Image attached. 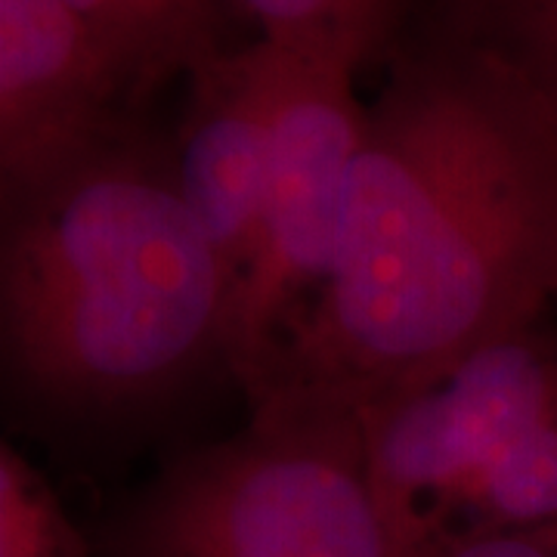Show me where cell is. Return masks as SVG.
<instances>
[{"mask_svg":"<svg viewBox=\"0 0 557 557\" xmlns=\"http://www.w3.org/2000/svg\"><path fill=\"white\" fill-rule=\"evenodd\" d=\"M557 300V131L458 50L412 40L369 109L332 273L260 403L359 416Z\"/></svg>","mask_w":557,"mask_h":557,"instance_id":"6da1fadb","label":"cell"},{"mask_svg":"<svg viewBox=\"0 0 557 557\" xmlns=\"http://www.w3.org/2000/svg\"><path fill=\"white\" fill-rule=\"evenodd\" d=\"M233 285L137 112L0 180V421L84 474L134 461L236 384Z\"/></svg>","mask_w":557,"mask_h":557,"instance_id":"7a4b0ae2","label":"cell"},{"mask_svg":"<svg viewBox=\"0 0 557 557\" xmlns=\"http://www.w3.org/2000/svg\"><path fill=\"white\" fill-rule=\"evenodd\" d=\"M100 557H428L381 502L357 416L260 403L186 443L90 518Z\"/></svg>","mask_w":557,"mask_h":557,"instance_id":"3957f363","label":"cell"},{"mask_svg":"<svg viewBox=\"0 0 557 557\" xmlns=\"http://www.w3.org/2000/svg\"><path fill=\"white\" fill-rule=\"evenodd\" d=\"M285 53L255 245L230 300V369L248 406L332 273L350 168L369 121L354 69Z\"/></svg>","mask_w":557,"mask_h":557,"instance_id":"277c9868","label":"cell"},{"mask_svg":"<svg viewBox=\"0 0 557 557\" xmlns=\"http://www.w3.org/2000/svg\"><path fill=\"white\" fill-rule=\"evenodd\" d=\"M555 416L557 341L536 322L416 391L359 412L357 424L384 508L434 548L480 471Z\"/></svg>","mask_w":557,"mask_h":557,"instance_id":"5b68a950","label":"cell"},{"mask_svg":"<svg viewBox=\"0 0 557 557\" xmlns=\"http://www.w3.org/2000/svg\"><path fill=\"white\" fill-rule=\"evenodd\" d=\"M285 57L260 38L199 65L171 139L180 199L233 282L255 245Z\"/></svg>","mask_w":557,"mask_h":557,"instance_id":"8992f818","label":"cell"},{"mask_svg":"<svg viewBox=\"0 0 557 557\" xmlns=\"http://www.w3.org/2000/svg\"><path fill=\"white\" fill-rule=\"evenodd\" d=\"M137 112L65 0H0V180Z\"/></svg>","mask_w":557,"mask_h":557,"instance_id":"52a82bcc","label":"cell"},{"mask_svg":"<svg viewBox=\"0 0 557 557\" xmlns=\"http://www.w3.org/2000/svg\"><path fill=\"white\" fill-rule=\"evenodd\" d=\"M97 40L134 109L168 81L189 78L226 47L230 0H65Z\"/></svg>","mask_w":557,"mask_h":557,"instance_id":"ba28073f","label":"cell"},{"mask_svg":"<svg viewBox=\"0 0 557 557\" xmlns=\"http://www.w3.org/2000/svg\"><path fill=\"white\" fill-rule=\"evenodd\" d=\"M416 40L483 62L557 131V0H428Z\"/></svg>","mask_w":557,"mask_h":557,"instance_id":"9c48e42d","label":"cell"},{"mask_svg":"<svg viewBox=\"0 0 557 557\" xmlns=\"http://www.w3.org/2000/svg\"><path fill=\"white\" fill-rule=\"evenodd\" d=\"M260 25V38L285 50L359 72L391 50L418 0H230Z\"/></svg>","mask_w":557,"mask_h":557,"instance_id":"30bf717a","label":"cell"},{"mask_svg":"<svg viewBox=\"0 0 557 557\" xmlns=\"http://www.w3.org/2000/svg\"><path fill=\"white\" fill-rule=\"evenodd\" d=\"M0 557H100L81 520L38 465L0 437Z\"/></svg>","mask_w":557,"mask_h":557,"instance_id":"8fae6325","label":"cell"},{"mask_svg":"<svg viewBox=\"0 0 557 557\" xmlns=\"http://www.w3.org/2000/svg\"><path fill=\"white\" fill-rule=\"evenodd\" d=\"M428 557H557V523L461 530L440 539Z\"/></svg>","mask_w":557,"mask_h":557,"instance_id":"7c38bea8","label":"cell"}]
</instances>
